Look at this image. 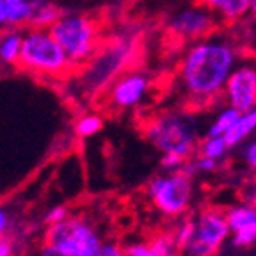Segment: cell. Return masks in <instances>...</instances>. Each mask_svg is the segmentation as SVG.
Wrapping results in <instances>:
<instances>
[{"instance_id":"d6a6232c","label":"cell","mask_w":256,"mask_h":256,"mask_svg":"<svg viewBox=\"0 0 256 256\" xmlns=\"http://www.w3.org/2000/svg\"><path fill=\"white\" fill-rule=\"evenodd\" d=\"M251 13L256 16V0H251Z\"/></svg>"},{"instance_id":"5bb4252c","label":"cell","mask_w":256,"mask_h":256,"mask_svg":"<svg viewBox=\"0 0 256 256\" xmlns=\"http://www.w3.org/2000/svg\"><path fill=\"white\" fill-rule=\"evenodd\" d=\"M199 4L224 22H238L251 13V0H199Z\"/></svg>"},{"instance_id":"6da1fadb","label":"cell","mask_w":256,"mask_h":256,"mask_svg":"<svg viewBox=\"0 0 256 256\" xmlns=\"http://www.w3.org/2000/svg\"><path fill=\"white\" fill-rule=\"evenodd\" d=\"M238 64V48L226 36H208L194 42L180 63L181 92L196 106L210 104L222 97Z\"/></svg>"},{"instance_id":"83f0119b","label":"cell","mask_w":256,"mask_h":256,"mask_svg":"<svg viewBox=\"0 0 256 256\" xmlns=\"http://www.w3.org/2000/svg\"><path fill=\"white\" fill-rule=\"evenodd\" d=\"M14 226H16V222H14L13 215L9 214L6 208L0 210V235H2V236L13 235Z\"/></svg>"},{"instance_id":"9c48e42d","label":"cell","mask_w":256,"mask_h":256,"mask_svg":"<svg viewBox=\"0 0 256 256\" xmlns=\"http://www.w3.org/2000/svg\"><path fill=\"white\" fill-rule=\"evenodd\" d=\"M215 26L217 16L210 9L204 6H194L176 13L168 20V32L184 42H199L212 36Z\"/></svg>"},{"instance_id":"e0dca14e","label":"cell","mask_w":256,"mask_h":256,"mask_svg":"<svg viewBox=\"0 0 256 256\" xmlns=\"http://www.w3.org/2000/svg\"><path fill=\"white\" fill-rule=\"evenodd\" d=\"M254 132H256V108H252L249 111H244L242 115H240V118L236 120V124L233 126V129L224 138H226L228 146L233 149V147H238L242 144H246L251 138V134H254Z\"/></svg>"},{"instance_id":"44dd1931","label":"cell","mask_w":256,"mask_h":256,"mask_svg":"<svg viewBox=\"0 0 256 256\" xmlns=\"http://www.w3.org/2000/svg\"><path fill=\"white\" fill-rule=\"evenodd\" d=\"M102 129V118L98 115H84L81 118H77L76 122V134L79 138H90L94 134H97Z\"/></svg>"},{"instance_id":"f1b7e54d","label":"cell","mask_w":256,"mask_h":256,"mask_svg":"<svg viewBox=\"0 0 256 256\" xmlns=\"http://www.w3.org/2000/svg\"><path fill=\"white\" fill-rule=\"evenodd\" d=\"M18 244L13 235H6L0 238V256H16Z\"/></svg>"},{"instance_id":"484cf974","label":"cell","mask_w":256,"mask_h":256,"mask_svg":"<svg viewBox=\"0 0 256 256\" xmlns=\"http://www.w3.org/2000/svg\"><path fill=\"white\" fill-rule=\"evenodd\" d=\"M184 162H186V160L178 156V154H162L160 166H162L163 172H181L183 170Z\"/></svg>"},{"instance_id":"4fadbf2b","label":"cell","mask_w":256,"mask_h":256,"mask_svg":"<svg viewBox=\"0 0 256 256\" xmlns=\"http://www.w3.org/2000/svg\"><path fill=\"white\" fill-rule=\"evenodd\" d=\"M30 0H0V26L4 29L29 27Z\"/></svg>"},{"instance_id":"cb8c5ba5","label":"cell","mask_w":256,"mask_h":256,"mask_svg":"<svg viewBox=\"0 0 256 256\" xmlns=\"http://www.w3.org/2000/svg\"><path fill=\"white\" fill-rule=\"evenodd\" d=\"M194 174H214L220 166V162L214 158H204V156H194L192 158Z\"/></svg>"},{"instance_id":"2e32d148","label":"cell","mask_w":256,"mask_h":256,"mask_svg":"<svg viewBox=\"0 0 256 256\" xmlns=\"http://www.w3.org/2000/svg\"><path fill=\"white\" fill-rule=\"evenodd\" d=\"M24 32L20 29H4L0 38V63L4 66H14L20 63Z\"/></svg>"},{"instance_id":"9a60e30c","label":"cell","mask_w":256,"mask_h":256,"mask_svg":"<svg viewBox=\"0 0 256 256\" xmlns=\"http://www.w3.org/2000/svg\"><path fill=\"white\" fill-rule=\"evenodd\" d=\"M63 11L54 0H30V20L32 29H50L60 20Z\"/></svg>"},{"instance_id":"7c38bea8","label":"cell","mask_w":256,"mask_h":256,"mask_svg":"<svg viewBox=\"0 0 256 256\" xmlns=\"http://www.w3.org/2000/svg\"><path fill=\"white\" fill-rule=\"evenodd\" d=\"M231 230V244L235 248H249L256 242V208L248 201L226 210Z\"/></svg>"},{"instance_id":"52a82bcc","label":"cell","mask_w":256,"mask_h":256,"mask_svg":"<svg viewBox=\"0 0 256 256\" xmlns=\"http://www.w3.org/2000/svg\"><path fill=\"white\" fill-rule=\"evenodd\" d=\"M45 242L66 256H97L104 244L97 228L81 215H70L60 224L48 226L45 230Z\"/></svg>"},{"instance_id":"4316f807","label":"cell","mask_w":256,"mask_h":256,"mask_svg":"<svg viewBox=\"0 0 256 256\" xmlns=\"http://www.w3.org/2000/svg\"><path fill=\"white\" fill-rule=\"evenodd\" d=\"M126 256H158L149 242H132L126 248Z\"/></svg>"},{"instance_id":"4dcf8cb0","label":"cell","mask_w":256,"mask_h":256,"mask_svg":"<svg viewBox=\"0 0 256 256\" xmlns=\"http://www.w3.org/2000/svg\"><path fill=\"white\" fill-rule=\"evenodd\" d=\"M40 256H66L64 252H61L58 248L50 246V244L43 242V246L40 248Z\"/></svg>"},{"instance_id":"3957f363","label":"cell","mask_w":256,"mask_h":256,"mask_svg":"<svg viewBox=\"0 0 256 256\" xmlns=\"http://www.w3.org/2000/svg\"><path fill=\"white\" fill-rule=\"evenodd\" d=\"M22 70L40 77H61L74 68L72 61L48 29H29L24 32L20 63Z\"/></svg>"},{"instance_id":"5b68a950","label":"cell","mask_w":256,"mask_h":256,"mask_svg":"<svg viewBox=\"0 0 256 256\" xmlns=\"http://www.w3.org/2000/svg\"><path fill=\"white\" fill-rule=\"evenodd\" d=\"M138 48V34L132 30H120L113 42H110L102 50L90 61L84 74V84L88 90L100 92L110 88L118 79V74L134 60Z\"/></svg>"},{"instance_id":"ba28073f","label":"cell","mask_w":256,"mask_h":256,"mask_svg":"<svg viewBox=\"0 0 256 256\" xmlns=\"http://www.w3.org/2000/svg\"><path fill=\"white\" fill-rule=\"evenodd\" d=\"M230 236L231 230L226 212L218 208H204L196 215V233L183 249V254L214 256Z\"/></svg>"},{"instance_id":"ac0fdd59","label":"cell","mask_w":256,"mask_h":256,"mask_svg":"<svg viewBox=\"0 0 256 256\" xmlns=\"http://www.w3.org/2000/svg\"><path fill=\"white\" fill-rule=\"evenodd\" d=\"M242 111L235 110L231 106H224L217 113V116L214 118V122L210 124L206 136H226L228 132L233 129V126L236 124V120L240 118Z\"/></svg>"},{"instance_id":"7402d4cb","label":"cell","mask_w":256,"mask_h":256,"mask_svg":"<svg viewBox=\"0 0 256 256\" xmlns=\"http://www.w3.org/2000/svg\"><path fill=\"white\" fill-rule=\"evenodd\" d=\"M172 233H174L181 249H184L188 246V242L194 238V233H196V217H181Z\"/></svg>"},{"instance_id":"1f68e13d","label":"cell","mask_w":256,"mask_h":256,"mask_svg":"<svg viewBox=\"0 0 256 256\" xmlns=\"http://www.w3.org/2000/svg\"><path fill=\"white\" fill-rule=\"evenodd\" d=\"M246 201L249 202V204H252L256 208V180H254V183L249 186V190H248V194H246Z\"/></svg>"},{"instance_id":"603a6c76","label":"cell","mask_w":256,"mask_h":256,"mask_svg":"<svg viewBox=\"0 0 256 256\" xmlns=\"http://www.w3.org/2000/svg\"><path fill=\"white\" fill-rule=\"evenodd\" d=\"M68 217H70V214H68V210H66V206L54 204L43 214V224H45V228L54 226V224H60V222H63L64 218H68Z\"/></svg>"},{"instance_id":"f546056e","label":"cell","mask_w":256,"mask_h":256,"mask_svg":"<svg viewBox=\"0 0 256 256\" xmlns=\"http://www.w3.org/2000/svg\"><path fill=\"white\" fill-rule=\"evenodd\" d=\"M97 256H126V249L120 248L115 242H104L102 248L98 249Z\"/></svg>"},{"instance_id":"8fae6325","label":"cell","mask_w":256,"mask_h":256,"mask_svg":"<svg viewBox=\"0 0 256 256\" xmlns=\"http://www.w3.org/2000/svg\"><path fill=\"white\" fill-rule=\"evenodd\" d=\"M222 98L228 106L238 111H249L256 108V66L251 63H240L231 74Z\"/></svg>"},{"instance_id":"d4e9b609","label":"cell","mask_w":256,"mask_h":256,"mask_svg":"<svg viewBox=\"0 0 256 256\" xmlns=\"http://www.w3.org/2000/svg\"><path fill=\"white\" fill-rule=\"evenodd\" d=\"M240 160H242L244 165L248 166L249 170L256 172V138L242 144V147H240Z\"/></svg>"},{"instance_id":"8992f818","label":"cell","mask_w":256,"mask_h":256,"mask_svg":"<svg viewBox=\"0 0 256 256\" xmlns=\"http://www.w3.org/2000/svg\"><path fill=\"white\" fill-rule=\"evenodd\" d=\"M146 194L160 214L180 218L194 201V178L181 172H163L147 183Z\"/></svg>"},{"instance_id":"30bf717a","label":"cell","mask_w":256,"mask_h":256,"mask_svg":"<svg viewBox=\"0 0 256 256\" xmlns=\"http://www.w3.org/2000/svg\"><path fill=\"white\" fill-rule=\"evenodd\" d=\"M150 84L152 81L149 74L144 70H129L108 88V102L115 110H132L146 100Z\"/></svg>"},{"instance_id":"ffe728a7","label":"cell","mask_w":256,"mask_h":256,"mask_svg":"<svg viewBox=\"0 0 256 256\" xmlns=\"http://www.w3.org/2000/svg\"><path fill=\"white\" fill-rule=\"evenodd\" d=\"M231 147L228 146V142L224 136H206L204 140L199 144V149H197V154L199 156H204V158H214V160H222L228 156V150Z\"/></svg>"},{"instance_id":"d6986e66","label":"cell","mask_w":256,"mask_h":256,"mask_svg":"<svg viewBox=\"0 0 256 256\" xmlns=\"http://www.w3.org/2000/svg\"><path fill=\"white\" fill-rule=\"evenodd\" d=\"M150 248L158 256H183V249L172 231H162L150 238Z\"/></svg>"},{"instance_id":"7a4b0ae2","label":"cell","mask_w":256,"mask_h":256,"mask_svg":"<svg viewBox=\"0 0 256 256\" xmlns=\"http://www.w3.org/2000/svg\"><path fill=\"white\" fill-rule=\"evenodd\" d=\"M144 136L162 154H178L190 160L199 149V126L183 111H163L144 126Z\"/></svg>"},{"instance_id":"277c9868","label":"cell","mask_w":256,"mask_h":256,"mask_svg":"<svg viewBox=\"0 0 256 256\" xmlns=\"http://www.w3.org/2000/svg\"><path fill=\"white\" fill-rule=\"evenodd\" d=\"M76 66L88 64L100 50V29L88 14L63 13L48 29Z\"/></svg>"}]
</instances>
